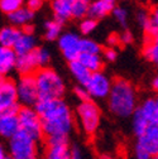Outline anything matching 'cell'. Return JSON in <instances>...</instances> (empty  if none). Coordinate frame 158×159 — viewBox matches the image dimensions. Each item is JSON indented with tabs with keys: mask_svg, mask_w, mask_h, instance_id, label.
<instances>
[{
	"mask_svg": "<svg viewBox=\"0 0 158 159\" xmlns=\"http://www.w3.org/2000/svg\"><path fill=\"white\" fill-rule=\"evenodd\" d=\"M41 117L43 135L46 139L67 138L75 126V117L71 107L62 98L38 100L34 105Z\"/></svg>",
	"mask_w": 158,
	"mask_h": 159,
	"instance_id": "1",
	"label": "cell"
},
{
	"mask_svg": "<svg viewBox=\"0 0 158 159\" xmlns=\"http://www.w3.org/2000/svg\"><path fill=\"white\" fill-rule=\"evenodd\" d=\"M106 100L111 114L118 117H129L138 106V92L125 78H116Z\"/></svg>",
	"mask_w": 158,
	"mask_h": 159,
	"instance_id": "2",
	"label": "cell"
},
{
	"mask_svg": "<svg viewBox=\"0 0 158 159\" xmlns=\"http://www.w3.org/2000/svg\"><path fill=\"white\" fill-rule=\"evenodd\" d=\"M39 100L62 98L66 93V84L57 71L51 67H42L34 73Z\"/></svg>",
	"mask_w": 158,
	"mask_h": 159,
	"instance_id": "3",
	"label": "cell"
},
{
	"mask_svg": "<svg viewBox=\"0 0 158 159\" xmlns=\"http://www.w3.org/2000/svg\"><path fill=\"white\" fill-rule=\"evenodd\" d=\"M8 154L13 159H37L39 154V142L27 133L19 131L8 140Z\"/></svg>",
	"mask_w": 158,
	"mask_h": 159,
	"instance_id": "4",
	"label": "cell"
},
{
	"mask_svg": "<svg viewBox=\"0 0 158 159\" xmlns=\"http://www.w3.org/2000/svg\"><path fill=\"white\" fill-rule=\"evenodd\" d=\"M76 115L81 131L87 136L95 135L99 126H100L101 111L97 104L92 101V98L80 101L76 109Z\"/></svg>",
	"mask_w": 158,
	"mask_h": 159,
	"instance_id": "5",
	"label": "cell"
},
{
	"mask_svg": "<svg viewBox=\"0 0 158 159\" xmlns=\"http://www.w3.org/2000/svg\"><path fill=\"white\" fill-rule=\"evenodd\" d=\"M158 153V119L152 120L144 133L137 136V143L134 145L135 159H148Z\"/></svg>",
	"mask_w": 158,
	"mask_h": 159,
	"instance_id": "6",
	"label": "cell"
},
{
	"mask_svg": "<svg viewBox=\"0 0 158 159\" xmlns=\"http://www.w3.org/2000/svg\"><path fill=\"white\" fill-rule=\"evenodd\" d=\"M51 61V54L46 48L35 47L32 52L18 56L16 57V63L15 70L19 75H28L34 73L37 70L46 67Z\"/></svg>",
	"mask_w": 158,
	"mask_h": 159,
	"instance_id": "7",
	"label": "cell"
},
{
	"mask_svg": "<svg viewBox=\"0 0 158 159\" xmlns=\"http://www.w3.org/2000/svg\"><path fill=\"white\" fill-rule=\"evenodd\" d=\"M16 116L19 120V128L32 136L35 140L41 142L43 139V129L41 117L34 107L32 106H21L16 111Z\"/></svg>",
	"mask_w": 158,
	"mask_h": 159,
	"instance_id": "8",
	"label": "cell"
},
{
	"mask_svg": "<svg viewBox=\"0 0 158 159\" xmlns=\"http://www.w3.org/2000/svg\"><path fill=\"white\" fill-rule=\"evenodd\" d=\"M15 89L19 105L34 107V105L39 100L34 75H21V77L15 81Z\"/></svg>",
	"mask_w": 158,
	"mask_h": 159,
	"instance_id": "9",
	"label": "cell"
},
{
	"mask_svg": "<svg viewBox=\"0 0 158 159\" xmlns=\"http://www.w3.org/2000/svg\"><path fill=\"white\" fill-rule=\"evenodd\" d=\"M21 107L16 97L15 81L8 77H0V116L5 114H16Z\"/></svg>",
	"mask_w": 158,
	"mask_h": 159,
	"instance_id": "10",
	"label": "cell"
},
{
	"mask_svg": "<svg viewBox=\"0 0 158 159\" xmlns=\"http://www.w3.org/2000/svg\"><path fill=\"white\" fill-rule=\"evenodd\" d=\"M111 84L113 81L106 73H104L103 71H96V72H91L87 82L84 86L87 90L90 98L104 100L110 92Z\"/></svg>",
	"mask_w": 158,
	"mask_h": 159,
	"instance_id": "11",
	"label": "cell"
},
{
	"mask_svg": "<svg viewBox=\"0 0 158 159\" xmlns=\"http://www.w3.org/2000/svg\"><path fill=\"white\" fill-rule=\"evenodd\" d=\"M58 48L67 61L77 59L81 53V38L75 33H65L58 37Z\"/></svg>",
	"mask_w": 158,
	"mask_h": 159,
	"instance_id": "12",
	"label": "cell"
},
{
	"mask_svg": "<svg viewBox=\"0 0 158 159\" xmlns=\"http://www.w3.org/2000/svg\"><path fill=\"white\" fill-rule=\"evenodd\" d=\"M19 120L16 114H5L0 116V138L9 139L19 131Z\"/></svg>",
	"mask_w": 158,
	"mask_h": 159,
	"instance_id": "13",
	"label": "cell"
},
{
	"mask_svg": "<svg viewBox=\"0 0 158 159\" xmlns=\"http://www.w3.org/2000/svg\"><path fill=\"white\" fill-rule=\"evenodd\" d=\"M16 57L13 48L0 46V77H7L15 70Z\"/></svg>",
	"mask_w": 158,
	"mask_h": 159,
	"instance_id": "14",
	"label": "cell"
},
{
	"mask_svg": "<svg viewBox=\"0 0 158 159\" xmlns=\"http://www.w3.org/2000/svg\"><path fill=\"white\" fill-rule=\"evenodd\" d=\"M114 8L115 0H94L89 5V15L97 20L110 14Z\"/></svg>",
	"mask_w": 158,
	"mask_h": 159,
	"instance_id": "15",
	"label": "cell"
},
{
	"mask_svg": "<svg viewBox=\"0 0 158 159\" xmlns=\"http://www.w3.org/2000/svg\"><path fill=\"white\" fill-rule=\"evenodd\" d=\"M43 159H70L68 142L65 143H46Z\"/></svg>",
	"mask_w": 158,
	"mask_h": 159,
	"instance_id": "16",
	"label": "cell"
},
{
	"mask_svg": "<svg viewBox=\"0 0 158 159\" xmlns=\"http://www.w3.org/2000/svg\"><path fill=\"white\" fill-rule=\"evenodd\" d=\"M73 0H52L51 8L54 15V19L65 23L71 18V9H72Z\"/></svg>",
	"mask_w": 158,
	"mask_h": 159,
	"instance_id": "17",
	"label": "cell"
},
{
	"mask_svg": "<svg viewBox=\"0 0 158 159\" xmlns=\"http://www.w3.org/2000/svg\"><path fill=\"white\" fill-rule=\"evenodd\" d=\"M35 47H37V39L34 34H28V33L22 32V34L18 38V41L13 46V49L16 53V56H23V54L32 52Z\"/></svg>",
	"mask_w": 158,
	"mask_h": 159,
	"instance_id": "18",
	"label": "cell"
},
{
	"mask_svg": "<svg viewBox=\"0 0 158 159\" xmlns=\"http://www.w3.org/2000/svg\"><path fill=\"white\" fill-rule=\"evenodd\" d=\"M77 59L90 72L101 71L103 66H104V59L101 57V53H84V52H81Z\"/></svg>",
	"mask_w": 158,
	"mask_h": 159,
	"instance_id": "19",
	"label": "cell"
},
{
	"mask_svg": "<svg viewBox=\"0 0 158 159\" xmlns=\"http://www.w3.org/2000/svg\"><path fill=\"white\" fill-rule=\"evenodd\" d=\"M8 15H9V22L12 23V25H14V27H23L26 24H29L33 20L34 11H32L27 7L26 8L21 7L19 9L14 10L13 13H10Z\"/></svg>",
	"mask_w": 158,
	"mask_h": 159,
	"instance_id": "20",
	"label": "cell"
},
{
	"mask_svg": "<svg viewBox=\"0 0 158 159\" xmlns=\"http://www.w3.org/2000/svg\"><path fill=\"white\" fill-rule=\"evenodd\" d=\"M68 67H70V72H71V76L75 78V81L78 84V85H85L87 82V80L91 75V72L78 61V59H73V61H70L68 62Z\"/></svg>",
	"mask_w": 158,
	"mask_h": 159,
	"instance_id": "21",
	"label": "cell"
},
{
	"mask_svg": "<svg viewBox=\"0 0 158 159\" xmlns=\"http://www.w3.org/2000/svg\"><path fill=\"white\" fill-rule=\"evenodd\" d=\"M21 34L22 30H19L14 25H8L2 28V30H0V46L13 48V46L15 44Z\"/></svg>",
	"mask_w": 158,
	"mask_h": 159,
	"instance_id": "22",
	"label": "cell"
},
{
	"mask_svg": "<svg viewBox=\"0 0 158 159\" xmlns=\"http://www.w3.org/2000/svg\"><path fill=\"white\" fill-rule=\"evenodd\" d=\"M143 56L147 61L158 67V42L152 38H148L143 47Z\"/></svg>",
	"mask_w": 158,
	"mask_h": 159,
	"instance_id": "23",
	"label": "cell"
},
{
	"mask_svg": "<svg viewBox=\"0 0 158 159\" xmlns=\"http://www.w3.org/2000/svg\"><path fill=\"white\" fill-rule=\"evenodd\" d=\"M62 24L60 20H57V19H53V20H48L44 24V28H46V33H44V38L47 41H56L58 39L62 34Z\"/></svg>",
	"mask_w": 158,
	"mask_h": 159,
	"instance_id": "24",
	"label": "cell"
},
{
	"mask_svg": "<svg viewBox=\"0 0 158 159\" xmlns=\"http://www.w3.org/2000/svg\"><path fill=\"white\" fill-rule=\"evenodd\" d=\"M89 0H73L72 9H71V18L82 19L89 14Z\"/></svg>",
	"mask_w": 158,
	"mask_h": 159,
	"instance_id": "25",
	"label": "cell"
},
{
	"mask_svg": "<svg viewBox=\"0 0 158 159\" xmlns=\"http://www.w3.org/2000/svg\"><path fill=\"white\" fill-rule=\"evenodd\" d=\"M81 52L84 53H101V47L92 39L81 38Z\"/></svg>",
	"mask_w": 158,
	"mask_h": 159,
	"instance_id": "26",
	"label": "cell"
},
{
	"mask_svg": "<svg viewBox=\"0 0 158 159\" xmlns=\"http://www.w3.org/2000/svg\"><path fill=\"white\" fill-rule=\"evenodd\" d=\"M23 2L24 0H0V9L3 13L10 14L14 10L23 7Z\"/></svg>",
	"mask_w": 158,
	"mask_h": 159,
	"instance_id": "27",
	"label": "cell"
},
{
	"mask_svg": "<svg viewBox=\"0 0 158 159\" xmlns=\"http://www.w3.org/2000/svg\"><path fill=\"white\" fill-rule=\"evenodd\" d=\"M97 27V22L96 19L94 18H86V19H82L81 23H80V32L84 34V35H87L90 33H92Z\"/></svg>",
	"mask_w": 158,
	"mask_h": 159,
	"instance_id": "28",
	"label": "cell"
},
{
	"mask_svg": "<svg viewBox=\"0 0 158 159\" xmlns=\"http://www.w3.org/2000/svg\"><path fill=\"white\" fill-rule=\"evenodd\" d=\"M111 13L114 14V18H115V20L118 23L122 24L123 27H127V23H128V11L124 8L115 7Z\"/></svg>",
	"mask_w": 158,
	"mask_h": 159,
	"instance_id": "29",
	"label": "cell"
},
{
	"mask_svg": "<svg viewBox=\"0 0 158 159\" xmlns=\"http://www.w3.org/2000/svg\"><path fill=\"white\" fill-rule=\"evenodd\" d=\"M157 29H158V7L154 8L151 13V23L146 29V33L148 34V37H152Z\"/></svg>",
	"mask_w": 158,
	"mask_h": 159,
	"instance_id": "30",
	"label": "cell"
},
{
	"mask_svg": "<svg viewBox=\"0 0 158 159\" xmlns=\"http://www.w3.org/2000/svg\"><path fill=\"white\" fill-rule=\"evenodd\" d=\"M137 19H138V23H139L143 29L146 30L151 23V14H148L146 10H139L137 14Z\"/></svg>",
	"mask_w": 158,
	"mask_h": 159,
	"instance_id": "31",
	"label": "cell"
},
{
	"mask_svg": "<svg viewBox=\"0 0 158 159\" xmlns=\"http://www.w3.org/2000/svg\"><path fill=\"white\" fill-rule=\"evenodd\" d=\"M73 93H75V96H76L80 101L89 100V98H90V95H89L87 90H86V89H85V86H82V85L76 86V87H75V90H73Z\"/></svg>",
	"mask_w": 158,
	"mask_h": 159,
	"instance_id": "32",
	"label": "cell"
},
{
	"mask_svg": "<svg viewBox=\"0 0 158 159\" xmlns=\"http://www.w3.org/2000/svg\"><path fill=\"white\" fill-rule=\"evenodd\" d=\"M101 52H103V56H101L103 59H105V61H108V62H114L116 59V57H118V52L115 51L114 47H109V48H106Z\"/></svg>",
	"mask_w": 158,
	"mask_h": 159,
	"instance_id": "33",
	"label": "cell"
},
{
	"mask_svg": "<svg viewBox=\"0 0 158 159\" xmlns=\"http://www.w3.org/2000/svg\"><path fill=\"white\" fill-rule=\"evenodd\" d=\"M133 34L129 30H124L122 34H119V42L120 44H130L133 42Z\"/></svg>",
	"mask_w": 158,
	"mask_h": 159,
	"instance_id": "34",
	"label": "cell"
},
{
	"mask_svg": "<svg viewBox=\"0 0 158 159\" xmlns=\"http://www.w3.org/2000/svg\"><path fill=\"white\" fill-rule=\"evenodd\" d=\"M70 159H84V154L80 147L73 145L70 148Z\"/></svg>",
	"mask_w": 158,
	"mask_h": 159,
	"instance_id": "35",
	"label": "cell"
},
{
	"mask_svg": "<svg viewBox=\"0 0 158 159\" xmlns=\"http://www.w3.org/2000/svg\"><path fill=\"white\" fill-rule=\"evenodd\" d=\"M27 8L30 9L32 11H37L42 8L43 5V0H27V3H26Z\"/></svg>",
	"mask_w": 158,
	"mask_h": 159,
	"instance_id": "36",
	"label": "cell"
},
{
	"mask_svg": "<svg viewBox=\"0 0 158 159\" xmlns=\"http://www.w3.org/2000/svg\"><path fill=\"white\" fill-rule=\"evenodd\" d=\"M108 44L109 47H116L118 44H120L119 42V34H115V33H111L109 37H108Z\"/></svg>",
	"mask_w": 158,
	"mask_h": 159,
	"instance_id": "37",
	"label": "cell"
},
{
	"mask_svg": "<svg viewBox=\"0 0 158 159\" xmlns=\"http://www.w3.org/2000/svg\"><path fill=\"white\" fill-rule=\"evenodd\" d=\"M23 28V33H28V34H34V27L29 23V24H26V25H23L22 27Z\"/></svg>",
	"mask_w": 158,
	"mask_h": 159,
	"instance_id": "38",
	"label": "cell"
},
{
	"mask_svg": "<svg viewBox=\"0 0 158 159\" xmlns=\"http://www.w3.org/2000/svg\"><path fill=\"white\" fill-rule=\"evenodd\" d=\"M8 157H9L8 149H7L3 144H0V159H7Z\"/></svg>",
	"mask_w": 158,
	"mask_h": 159,
	"instance_id": "39",
	"label": "cell"
},
{
	"mask_svg": "<svg viewBox=\"0 0 158 159\" xmlns=\"http://www.w3.org/2000/svg\"><path fill=\"white\" fill-rule=\"evenodd\" d=\"M151 85H152V89H153L156 92H158V73H157V75L153 77V80H152Z\"/></svg>",
	"mask_w": 158,
	"mask_h": 159,
	"instance_id": "40",
	"label": "cell"
},
{
	"mask_svg": "<svg viewBox=\"0 0 158 159\" xmlns=\"http://www.w3.org/2000/svg\"><path fill=\"white\" fill-rule=\"evenodd\" d=\"M99 159H115V158L110 154H101L100 157H99Z\"/></svg>",
	"mask_w": 158,
	"mask_h": 159,
	"instance_id": "41",
	"label": "cell"
},
{
	"mask_svg": "<svg viewBox=\"0 0 158 159\" xmlns=\"http://www.w3.org/2000/svg\"><path fill=\"white\" fill-rule=\"evenodd\" d=\"M154 101H156V105H157V107H158V93H157L156 97H154Z\"/></svg>",
	"mask_w": 158,
	"mask_h": 159,
	"instance_id": "42",
	"label": "cell"
},
{
	"mask_svg": "<svg viewBox=\"0 0 158 159\" xmlns=\"http://www.w3.org/2000/svg\"><path fill=\"white\" fill-rule=\"evenodd\" d=\"M148 159H158V155H153V157H151V158H148Z\"/></svg>",
	"mask_w": 158,
	"mask_h": 159,
	"instance_id": "43",
	"label": "cell"
},
{
	"mask_svg": "<svg viewBox=\"0 0 158 159\" xmlns=\"http://www.w3.org/2000/svg\"><path fill=\"white\" fill-rule=\"evenodd\" d=\"M7 159H13V158H12V157H8V158H7Z\"/></svg>",
	"mask_w": 158,
	"mask_h": 159,
	"instance_id": "44",
	"label": "cell"
},
{
	"mask_svg": "<svg viewBox=\"0 0 158 159\" xmlns=\"http://www.w3.org/2000/svg\"><path fill=\"white\" fill-rule=\"evenodd\" d=\"M157 155H158V153H157Z\"/></svg>",
	"mask_w": 158,
	"mask_h": 159,
	"instance_id": "45",
	"label": "cell"
},
{
	"mask_svg": "<svg viewBox=\"0 0 158 159\" xmlns=\"http://www.w3.org/2000/svg\"><path fill=\"white\" fill-rule=\"evenodd\" d=\"M89 2H90V0H89Z\"/></svg>",
	"mask_w": 158,
	"mask_h": 159,
	"instance_id": "46",
	"label": "cell"
}]
</instances>
